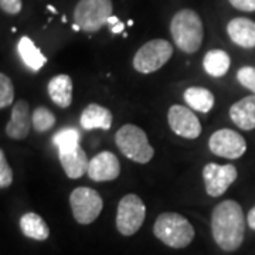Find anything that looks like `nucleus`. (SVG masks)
Returning <instances> with one entry per match:
<instances>
[{"label": "nucleus", "mask_w": 255, "mask_h": 255, "mask_svg": "<svg viewBox=\"0 0 255 255\" xmlns=\"http://www.w3.org/2000/svg\"><path fill=\"white\" fill-rule=\"evenodd\" d=\"M211 231L216 244L224 251L238 250L246 234V220L237 201H221L213 210Z\"/></svg>", "instance_id": "1"}, {"label": "nucleus", "mask_w": 255, "mask_h": 255, "mask_svg": "<svg viewBox=\"0 0 255 255\" xmlns=\"http://www.w3.org/2000/svg\"><path fill=\"white\" fill-rule=\"evenodd\" d=\"M170 33L176 47L183 53L193 54L199 51L204 37L200 16L191 9L179 10L172 18Z\"/></svg>", "instance_id": "2"}, {"label": "nucleus", "mask_w": 255, "mask_h": 255, "mask_svg": "<svg viewBox=\"0 0 255 255\" xmlns=\"http://www.w3.org/2000/svg\"><path fill=\"white\" fill-rule=\"evenodd\" d=\"M153 234L170 248H184L194 240V228L177 213H162L155 221Z\"/></svg>", "instance_id": "3"}, {"label": "nucleus", "mask_w": 255, "mask_h": 255, "mask_svg": "<svg viewBox=\"0 0 255 255\" xmlns=\"http://www.w3.org/2000/svg\"><path fill=\"white\" fill-rule=\"evenodd\" d=\"M115 142L119 150L127 156L128 159L136 163H147L152 160V157L155 155V150L149 143L145 130L132 124H127L122 128H119L115 135Z\"/></svg>", "instance_id": "4"}, {"label": "nucleus", "mask_w": 255, "mask_h": 255, "mask_svg": "<svg viewBox=\"0 0 255 255\" xmlns=\"http://www.w3.org/2000/svg\"><path fill=\"white\" fill-rule=\"evenodd\" d=\"M112 11V0H80L74 9V23L87 33H95L110 24Z\"/></svg>", "instance_id": "5"}, {"label": "nucleus", "mask_w": 255, "mask_h": 255, "mask_svg": "<svg viewBox=\"0 0 255 255\" xmlns=\"http://www.w3.org/2000/svg\"><path fill=\"white\" fill-rule=\"evenodd\" d=\"M173 55V46L163 38L145 43L133 57V68L140 74H152L162 68Z\"/></svg>", "instance_id": "6"}, {"label": "nucleus", "mask_w": 255, "mask_h": 255, "mask_svg": "<svg viewBox=\"0 0 255 255\" xmlns=\"http://www.w3.org/2000/svg\"><path fill=\"white\" fill-rule=\"evenodd\" d=\"M146 216V207L142 199L136 194L124 196L118 204L117 211V228L125 236H133L142 227Z\"/></svg>", "instance_id": "7"}, {"label": "nucleus", "mask_w": 255, "mask_h": 255, "mask_svg": "<svg viewBox=\"0 0 255 255\" xmlns=\"http://www.w3.org/2000/svg\"><path fill=\"white\" fill-rule=\"evenodd\" d=\"M70 204L73 210V216L80 224H91L100 217L104 201L100 193L90 187H77L70 196Z\"/></svg>", "instance_id": "8"}, {"label": "nucleus", "mask_w": 255, "mask_h": 255, "mask_svg": "<svg viewBox=\"0 0 255 255\" xmlns=\"http://www.w3.org/2000/svg\"><path fill=\"white\" fill-rule=\"evenodd\" d=\"M211 153L226 157V159H238L246 153L247 142L244 137L233 129H220L216 130L209 140Z\"/></svg>", "instance_id": "9"}, {"label": "nucleus", "mask_w": 255, "mask_h": 255, "mask_svg": "<svg viewBox=\"0 0 255 255\" xmlns=\"http://www.w3.org/2000/svg\"><path fill=\"white\" fill-rule=\"evenodd\" d=\"M203 179L206 191L211 197L223 196L237 179V169L234 164L207 163L203 169Z\"/></svg>", "instance_id": "10"}, {"label": "nucleus", "mask_w": 255, "mask_h": 255, "mask_svg": "<svg viewBox=\"0 0 255 255\" xmlns=\"http://www.w3.org/2000/svg\"><path fill=\"white\" fill-rule=\"evenodd\" d=\"M169 127L176 135L186 139H196L200 136L201 124L194 112L183 105H172L167 112Z\"/></svg>", "instance_id": "11"}, {"label": "nucleus", "mask_w": 255, "mask_h": 255, "mask_svg": "<svg viewBox=\"0 0 255 255\" xmlns=\"http://www.w3.org/2000/svg\"><path fill=\"white\" fill-rule=\"evenodd\" d=\"M121 173L119 159L112 152H101L90 160L88 177L94 182H111L115 180Z\"/></svg>", "instance_id": "12"}, {"label": "nucleus", "mask_w": 255, "mask_h": 255, "mask_svg": "<svg viewBox=\"0 0 255 255\" xmlns=\"http://www.w3.org/2000/svg\"><path fill=\"white\" fill-rule=\"evenodd\" d=\"M58 159L65 174L70 179H80L88 172V157L81 146L77 145L65 150H58Z\"/></svg>", "instance_id": "13"}, {"label": "nucleus", "mask_w": 255, "mask_h": 255, "mask_svg": "<svg viewBox=\"0 0 255 255\" xmlns=\"http://www.w3.org/2000/svg\"><path fill=\"white\" fill-rule=\"evenodd\" d=\"M30 125L31 118H30V108L28 102L24 100H18L13 110H11V117H10L9 124L6 125V135L11 139H24L27 137L30 132Z\"/></svg>", "instance_id": "14"}, {"label": "nucleus", "mask_w": 255, "mask_h": 255, "mask_svg": "<svg viewBox=\"0 0 255 255\" xmlns=\"http://www.w3.org/2000/svg\"><path fill=\"white\" fill-rule=\"evenodd\" d=\"M227 33L233 43L243 48L255 47V21L246 17L233 18L227 26Z\"/></svg>", "instance_id": "15"}, {"label": "nucleus", "mask_w": 255, "mask_h": 255, "mask_svg": "<svg viewBox=\"0 0 255 255\" xmlns=\"http://www.w3.org/2000/svg\"><path fill=\"white\" fill-rule=\"evenodd\" d=\"M230 118L240 129H255V94L236 102L230 108Z\"/></svg>", "instance_id": "16"}, {"label": "nucleus", "mask_w": 255, "mask_h": 255, "mask_svg": "<svg viewBox=\"0 0 255 255\" xmlns=\"http://www.w3.org/2000/svg\"><path fill=\"white\" fill-rule=\"evenodd\" d=\"M80 124L85 130H92V129L108 130L112 127V114L108 108L102 105L90 104L82 111Z\"/></svg>", "instance_id": "17"}, {"label": "nucleus", "mask_w": 255, "mask_h": 255, "mask_svg": "<svg viewBox=\"0 0 255 255\" xmlns=\"http://www.w3.org/2000/svg\"><path fill=\"white\" fill-rule=\"evenodd\" d=\"M48 95L60 108H68L73 102V80L67 74H58L48 82Z\"/></svg>", "instance_id": "18"}, {"label": "nucleus", "mask_w": 255, "mask_h": 255, "mask_svg": "<svg viewBox=\"0 0 255 255\" xmlns=\"http://www.w3.org/2000/svg\"><path fill=\"white\" fill-rule=\"evenodd\" d=\"M17 53L23 63L26 64V67H28L33 73L40 71L47 63L46 55L40 51V48H37L33 40L27 36L21 37L18 40Z\"/></svg>", "instance_id": "19"}, {"label": "nucleus", "mask_w": 255, "mask_h": 255, "mask_svg": "<svg viewBox=\"0 0 255 255\" xmlns=\"http://www.w3.org/2000/svg\"><path fill=\"white\" fill-rule=\"evenodd\" d=\"M20 230L27 238L36 241H44L50 236L47 223L36 213H26L20 219Z\"/></svg>", "instance_id": "20"}, {"label": "nucleus", "mask_w": 255, "mask_h": 255, "mask_svg": "<svg viewBox=\"0 0 255 255\" xmlns=\"http://www.w3.org/2000/svg\"><path fill=\"white\" fill-rule=\"evenodd\" d=\"M184 101L191 110L207 114L214 107V95L207 88L190 87L184 91Z\"/></svg>", "instance_id": "21"}, {"label": "nucleus", "mask_w": 255, "mask_h": 255, "mask_svg": "<svg viewBox=\"0 0 255 255\" xmlns=\"http://www.w3.org/2000/svg\"><path fill=\"white\" fill-rule=\"evenodd\" d=\"M231 65V58L224 50H210L207 54L204 55L203 67L204 71L211 77H223L228 73Z\"/></svg>", "instance_id": "22"}, {"label": "nucleus", "mask_w": 255, "mask_h": 255, "mask_svg": "<svg viewBox=\"0 0 255 255\" xmlns=\"http://www.w3.org/2000/svg\"><path fill=\"white\" fill-rule=\"evenodd\" d=\"M80 139H81V133L75 128H64L55 133L51 142L58 147V150H65L80 145Z\"/></svg>", "instance_id": "23"}, {"label": "nucleus", "mask_w": 255, "mask_h": 255, "mask_svg": "<svg viewBox=\"0 0 255 255\" xmlns=\"http://www.w3.org/2000/svg\"><path fill=\"white\" fill-rule=\"evenodd\" d=\"M31 124H33V128L36 129L38 133L47 132V130H50L51 128L54 127V114L46 107H38L31 114Z\"/></svg>", "instance_id": "24"}, {"label": "nucleus", "mask_w": 255, "mask_h": 255, "mask_svg": "<svg viewBox=\"0 0 255 255\" xmlns=\"http://www.w3.org/2000/svg\"><path fill=\"white\" fill-rule=\"evenodd\" d=\"M14 100V87L6 74H0V108H7Z\"/></svg>", "instance_id": "25"}, {"label": "nucleus", "mask_w": 255, "mask_h": 255, "mask_svg": "<svg viewBox=\"0 0 255 255\" xmlns=\"http://www.w3.org/2000/svg\"><path fill=\"white\" fill-rule=\"evenodd\" d=\"M11 183H13V170L7 163L4 150L1 149L0 150V187L6 189Z\"/></svg>", "instance_id": "26"}, {"label": "nucleus", "mask_w": 255, "mask_h": 255, "mask_svg": "<svg viewBox=\"0 0 255 255\" xmlns=\"http://www.w3.org/2000/svg\"><path fill=\"white\" fill-rule=\"evenodd\" d=\"M237 80L241 85H244L250 91L255 94V67H243L237 73Z\"/></svg>", "instance_id": "27"}, {"label": "nucleus", "mask_w": 255, "mask_h": 255, "mask_svg": "<svg viewBox=\"0 0 255 255\" xmlns=\"http://www.w3.org/2000/svg\"><path fill=\"white\" fill-rule=\"evenodd\" d=\"M21 0H0V7L7 14H18L21 11Z\"/></svg>", "instance_id": "28"}, {"label": "nucleus", "mask_w": 255, "mask_h": 255, "mask_svg": "<svg viewBox=\"0 0 255 255\" xmlns=\"http://www.w3.org/2000/svg\"><path fill=\"white\" fill-rule=\"evenodd\" d=\"M233 7L241 11H255V0H228Z\"/></svg>", "instance_id": "29"}, {"label": "nucleus", "mask_w": 255, "mask_h": 255, "mask_svg": "<svg viewBox=\"0 0 255 255\" xmlns=\"http://www.w3.org/2000/svg\"><path fill=\"white\" fill-rule=\"evenodd\" d=\"M247 223H248V226L255 231V207H253V209L250 210V213H248V216H247Z\"/></svg>", "instance_id": "30"}, {"label": "nucleus", "mask_w": 255, "mask_h": 255, "mask_svg": "<svg viewBox=\"0 0 255 255\" xmlns=\"http://www.w3.org/2000/svg\"><path fill=\"white\" fill-rule=\"evenodd\" d=\"M124 28H125V24H124L122 21H119L118 24L112 26V28H111V31H112L114 34H119V33H124Z\"/></svg>", "instance_id": "31"}, {"label": "nucleus", "mask_w": 255, "mask_h": 255, "mask_svg": "<svg viewBox=\"0 0 255 255\" xmlns=\"http://www.w3.org/2000/svg\"><path fill=\"white\" fill-rule=\"evenodd\" d=\"M73 30H74V31H80V30H81V27H80L78 24H75V23H74V24H73Z\"/></svg>", "instance_id": "32"}, {"label": "nucleus", "mask_w": 255, "mask_h": 255, "mask_svg": "<svg viewBox=\"0 0 255 255\" xmlns=\"http://www.w3.org/2000/svg\"><path fill=\"white\" fill-rule=\"evenodd\" d=\"M47 9L50 10V11H53V13H57V10H55L54 7H53V6H51V4H48V6H47Z\"/></svg>", "instance_id": "33"}, {"label": "nucleus", "mask_w": 255, "mask_h": 255, "mask_svg": "<svg viewBox=\"0 0 255 255\" xmlns=\"http://www.w3.org/2000/svg\"><path fill=\"white\" fill-rule=\"evenodd\" d=\"M127 24H128V26H133V21H132V20H128Z\"/></svg>", "instance_id": "34"}]
</instances>
